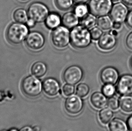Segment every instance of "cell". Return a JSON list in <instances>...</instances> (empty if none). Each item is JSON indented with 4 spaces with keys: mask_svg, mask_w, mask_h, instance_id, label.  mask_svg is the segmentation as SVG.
I'll return each mask as SVG.
<instances>
[{
    "mask_svg": "<svg viewBox=\"0 0 132 131\" xmlns=\"http://www.w3.org/2000/svg\"><path fill=\"white\" fill-rule=\"evenodd\" d=\"M5 131V130H1V131Z\"/></svg>",
    "mask_w": 132,
    "mask_h": 131,
    "instance_id": "46",
    "label": "cell"
},
{
    "mask_svg": "<svg viewBox=\"0 0 132 131\" xmlns=\"http://www.w3.org/2000/svg\"><path fill=\"white\" fill-rule=\"evenodd\" d=\"M96 16L92 14H88L86 16L81 19L80 23L82 26L88 29H91L95 27L97 23Z\"/></svg>",
    "mask_w": 132,
    "mask_h": 131,
    "instance_id": "23",
    "label": "cell"
},
{
    "mask_svg": "<svg viewBox=\"0 0 132 131\" xmlns=\"http://www.w3.org/2000/svg\"><path fill=\"white\" fill-rule=\"evenodd\" d=\"M9 131H19L18 130L15 128H12L9 130Z\"/></svg>",
    "mask_w": 132,
    "mask_h": 131,
    "instance_id": "42",
    "label": "cell"
},
{
    "mask_svg": "<svg viewBox=\"0 0 132 131\" xmlns=\"http://www.w3.org/2000/svg\"><path fill=\"white\" fill-rule=\"evenodd\" d=\"M120 107L125 113L132 112V96L122 95L119 98Z\"/></svg>",
    "mask_w": 132,
    "mask_h": 131,
    "instance_id": "21",
    "label": "cell"
},
{
    "mask_svg": "<svg viewBox=\"0 0 132 131\" xmlns=\"http://www.w3.org/2000/svg\"><path fill=\"white\" fill-rule=\"evenodd\" d=\"M27 47L32 50L38 51L44 46L45 39L44 35L39 32H29L25 39Z\"/></svg>",
    "mask_w": 132,
    "mask_h": 131,
    "instance_id": "8",
    "label": "cell"
},
{
    "mask_svg": "<svg viewBox=\"0 0 132 131\" xmlns=\"http://www.w3.org/2000/svg\"><path fill=\"white\" fill-rule=\"evenodd\" d=\"M20 1H23V2H24V1H28V0H20Z\"/></svg>",
    "mask_w": 132,
    "mask_h": 131,
    "instance_id": "45",
    "label": "cell"
},
{
    "mask_svg": "<svg viewBox=\"0 0 132 131\" xmlns=\"http://www.w3.org/2000/svg\"><path fill=\"white\" fill-rule=\"evenodd\" d=\"M84 104L80 97L75 95L69 96L64 102V108L66 112L71 115H76L82 110Z\"/></svg>",
    "mask_w": 132,
    "mask_h": 131,
    "instance_id": "9",
    "label": "cell"
},
{
    "mask_svg": "<svg viewBox=\"0 0 132 131\" xmlns=\"http://www.w3.org/2000/svg\"><path fill=\"white\" fill-rule=\"evenodd\" d=\"M29 18H32L37 23H41L44 21L49 11L48 7L45 4L35 2L30 5L28 10Z\"/></svg>",
    "mask_w": 132,
    "mask_h": 131,
    "instance_id": "6",
    "label": "cell"
},
{
    "mask_svg": "<svg viewBox=\"0 0 132 131\" xmlns=\"http://www.w3.org/2000/svg\"><path fill=\"white\" fill-rule=\"evenodd\" d=\"M73 2L76 4H85L88 1V0H73Z\"/></svg>",
    "mask_w": 132,
    "mask_h": 131,
    "instance_id": "38",
    "label": "cell"
},
{
    "mask_svg": "<svg viewBox=\"0 0 132 131\" xmlns=\"http://www.w3.org/2000/svg\"><path fill=\"white\" fill-rule=\"evenodd\" d=\"M70 38L72 45L78 49L87 48L92 41L90 31L81 25H78L72 29Z\"/></svg>",
    "mask_w": 132,
    "mask_h": 131,
    "instance_id": "1",
    "label": "cell"
},
{
    "mask_svg": "<svg viewBox=\"0 0 132 131\" xmlns=\"http://www.w3.org/2000/svg\"><path fill=\"white\" fill-rule=\"evenodd\" d=\"M44 22L48 29L54 30L61 26L62 23V18L56 13H51L46 17Z\"/></svg>",
    "mask_w": 132,
    "mask_h": 131,
    "instance_id": "17",
    "label": "cell"
},
{
    "mask_svg": "<svg viewBox=\"0 0 132 131\" xmlns=\"http://www.w3.org/2000/svg\"><path fill=\"white\" fill-rule=\"evenodd\" d=\"M107 106L112 110H118L120 107L119 100L114 97L109 98L107 101Z\"/></svg>",
    "mask_w": 132,
    "mask_h": 131,
    "instance_id": "30",
    "label": "cell"
},
{
    "mask_svg": "<svg viewBox=\"0 0 132 131\" xmlns=\"http://www.w3.org/2000/svg\"><path fill=\"white\" fill-rule=\"evenodd\" d=\"M120 0H112L113 2H117L119 1Z\"/></svg>",
    "mask_w": 132,
    "mask_h": 131,
    "instance_id": "44",
    "label": "cell"
},
{
    "mask_svg": "<svg viewBox=\"0 0 132 131\" xmlns=\"http://www.w3.org/2000/svg\"><path fill=\"white\" fill-rule=\"evenodd\" d=\"M102 93L107 98H110L114 96L116 92V88L114 85L105 84L102 89Z\"/></svg>",
    "mask_w": 132,
    "mask_h": 131,
    "instance_id": "26",
    "label": "cell"
},
{
    "mask_svg": "<svg viewBox=\"0 0 132 131\" xmlns=\"http://www.w3.org/2000/svg\"><path fill=\"white\" fill-rule=\"evenodd\" d=\"M129 12L128 8L125 4L118 2L113 5L110 15L113 21L123 23L126 21Z\"/></svg>",
    "mask_w": 132,
    "mask_h": 131,
    "instance_id": "10",
    "label": "cell"
},
{
    "mask_svg": "<svg viewBox=\"0 0 132 131\" xmlns=\"http://www.w3.org/2000/svg\"><path fill=\"white\" fill-rule=\"evenodd\" d=\"M126 123L129 131H132V115L128 117Z\"/></svg>",
    "mask_w": 132,
    "mask_h": 131,
    "instance_id": "35",
    "label": "cell"
},
{
    "mask_svg": "<svg viewBox=\"0 0 132 131\" xmlns=\"http://www.w3.org/2000/svg\"><path fill=\"white\" fill-rule=\"evenodd\" d=\"M126 21L127 25L132 29V10L129 12Z\"/></svg>",
    "mask_w": 132,
    "mask_h": 131,
    "instance_id": "33",
    "label": "cell"
},
{
    "mask_svg": "<svg viewBox=\"0 0 132 131\" xmlns=\"http://www.w3.org/2000/svg\"><path fill=\"white\" fill-rule=\"evenodd\" d=\"M29 33V27L27 25L18 23H13L7 29L6 38L11 44H20L25 40Z\"/></svg>",
    "mask_w": 132,
    "mask_h": 131,
    "instance_id": "2",
    "label": "cell"
},
{
    "mask_svg": "<svg viewBox=\"0 0 132 131\" xmlns=\"http://www.w3.org/2000/svg\"><path fill=\"white\" fill-rule=\"evenodd\" d=\"M62 92L64 96H71L75 92V87L69 83L65 84L63 86Z\"/></svg>",
    "mask_w": 132,
    "mask_h": 131,
    "instance_id": "31",
    "label": "cell"
},
{
    "mask_svg": "<svg viewBox=\"0 0 132 131\" xmlns=\"http://www.w3.org/2000/svg\"><path fill=\"white\" fill-rule=\"evenodd\" d=\"M36 23L37 22L35 20L32 18H29V20H28L26 23V25H27V27L29 28H32L36 25Z\"/></svg>",
    "mask_w": 132,
    "mask_h": 131,
    "instance_id": "34",
    "label": "cell"
},
{
    "mask_svg": "<svg viewBox=\"0 0 132 131\" xmlns=\"http://www.w3.org/2000/svg\"><path fill=\"white\" fill-rule=\"evenodd\" d=\"M125 44L129 50H132V32H130L127 35L125 41Z\"/></svg>",
    "mask_w": 132,
    "mask_h": 131,
    "instance_id": "32",
    "label": "cell"
},
{
    "mask_svg": "<svg viewBox=\"0 0 132 131\" xmlns=\"http://www.w3.org/2000/svg\"><path fill=\"white\" fill-rule=\"evenodd\" d=\"M114 116L112 110L108 107L102 109L99 113V119L102 124H106L110 122Z\"/></svg>",
    "mask_w": 132,
    "mask_h": 131,
    "instance_id": "22",
    "label": "cell"
},
{
    "mask_svg": "<svg viewBox=\"0 0 132 131\" xmlns=\"http://www.w3.org/2000/svg\"><path fill=\"white\" fill-rule=\"evenodd\" d=\"M43 89L45 93L51 97L56 96L61 91L59 82L52 78H47L44 80Z\"/></svg>",
    "mask_w": 132,
    "mask_h": 131,
    "instance_id": "14",
    "label": "cell"
},
{
    "mask_svg": "<svg viewBox=\"0 0 132 131\" xmlns=\"http://www.w3.org/2000/svg\"><path fill=\"white\" fill-rule=\"evenodd\" d=\"M116 92L120 95L132 94V74H125L120 77L116 86Z\"/></svg>",
    "mask_w": 132,
    "mask_h": 131,
    "instance_id": "12",
    "label": "cell"
},
{
    "mask_svg": "<svg viewBox=\"0 0 132 131\" xmlns=\"http://www.w3.org/2000/svg\"><path fill=\"white\" fill-rule=\"evenodd\" d=\"M32 128H33L34 131H41V128L39 126H34V127Z\"/></svg>",
    "mask_w": 132,
    "mask_h": 131,
    "instance_id": "41",
    "label": "cell"
},
{
    "mask_svg": "<svg viewBox=\"0 0 132 131\" xmlns=\"http://www.w3.org/2000/svg\"><path fill=\"white\" fill-rule=\"evenodd\" d=\"M113 5L112 0H90L88 6L91 14L100 17L110 13Z\"/></svg>",
    "mask_w": 132,
    "mask_h": 131,
    "instance_id": "5",
    "label": "cell"
},
{
    "mask_svg": "<svg viewBox=\"0 0 132 131\" xmlns=\"http://www.w3.org/2000/svg\"><path fill=\"white\" fill-rule=\"evenodd\" d=\"M20 131H34V130L30 126H26L22 128Z\"/></svg>",
    "mask_w": 132,
    "mask_h": 131,
    "instance_id": "37",
    "label": "cell"
},
{
    "mask_svg": "<svg viewBox=\"0 0 132 131\" xmlns=\"http://www.w3.org/2000/svg\"><path fill=\"white\" fill-rule=\"evenodd\" d=\"M114 21L108 15L100 16L97 20L98 27L102 30L107 31L112 29Z\"/></svg>",
    "mask_w": 132,
    "mask_h": 131,
    "instance_id": "20",
    "label": "cell"
},
{
    "mask_svg": "<svg viewBox=\"0 0 132 131\" xmlns=\"http://www.w3.org/2000/svg\"><path fill=\"white\" fill-rule=\"evenodd\" d=\"M110 33L111 34L113 35H114L115 36H116L117 35H118V32H117V30L114 29H113L112 30H111L110 32Z\"/></svg>",
    "mask_w": 132,
    "mask_h": 131,
    "instance_id": "40",
    "label": "cell"
},
{
    "mask_svg": "<svg viewBox=\"0 0 132 131\" xmlns=\"http://www.w3.org/2000/svg\"><path fill=\"white\" fill-rule=\"evenodd\" d=\"M13 18L17 23L25 24L29 18L28 11L22 8L17 9L14 13Z\"/></svg>",
    "mask_w": 132,
    "mask_h": 131,
    "instance_id": "24",
    "label": "cell"
},
{
    "mask_svg": "<svg viewBox=\"0 0 132 131\" xmlns=\"http://www.w3.org/2000/svg\"><path fill=\"white\" fill-rule=\"evenodd\" d=\"M109 131H129L127 123L120 118H115L109 123Z\"/></svg>",
    "mask_w": 132,
    "mask_h": 131,
    "instance_id": "18",
    "label": "cell"
},
{
    "mask_svg": "<svg viewBox=\"0 0 132 131\" xmlns=\"http://www.w3.org/2000/svg\"><path fill=\"white\" fill-rule=\"evenodd\" d=\"M90 91L88 85L86 83H80L77 85L76 92L78 96L80 98H84L88 95Z\"/></svg>",
    "mask_w": 132,
    "mask_h": 131,
    "instance_id": "28",
    "label": "cell"
},
{
    "mask_svg": "<svg viewBox=\"0 0 132 131\" xmlns=\"http://www.w3.org/2000/svg\"><path fill=\"white\" fill-rule=\"evenodd\" d=\"M84 72L80 67L72 65L67 67L63 74V78L65 82L72 85L79 83L82 79Z\"/></svg>",
    "mask_w": 132,
    "mask_h": 131,
    "instance_id": "7",
    "label": "cell"
},
{
    "mask_svg": "<svg viewBox=\"0 0 132 131\" xmlns=\"http://www.w3.org/2000/svg\"><path fill=\"white\" fill-rule=\"evenodd\" d=\"M90 32L92 40L93 41H98L103 35L102 31L99 27H93L90 29Z\"/></svg>",
    "mask_w": 132,
    "mask_h": 131,
    "instance_id": "29",
    "label": "cell"
},
{
    "mask_svg": "<svg viewBox=\"0 0 132 131\" xmlns=\"http://www.w3.org/2000/svg\"><path fill=\"white\" fill-rule=\"evenodd\" d=\"M22 91L26 96L29 98H36L41 93L43 84L41 80L34 76H29L22 80Z\"/></svg>",
    "mask_w": 132,
    "mask_h": 131,
    "instance_id": "3",
    "label": "cell"
},
{
    "mask_svg": "<svg viewBox=\"0 0 132 131\" xmlns=\"http://www.w3.org/2000/svg\"><path fill=\"white\" fill-rule=\"evenodd\" d=\"M47 71V67L44 62L38 61L32 64L31 71L34 76L38 78L44 76Z\"/></svg>",
    "mask_w": 132,
    "mask_h": 131,
    "instance_id": "19",
    "label": "cell"
},
{
    "mask_svg": "<svg viewBox=\"0 0 132 131\" xmlns=\"http://www.w3.org/2000/svg\"><path fill=\"white\" fill-rule=\"evenodd\" d=\"M118 70L112 67H107L102 70L100 74V80L104 84L115 85L120 79Z\"/></svg>",
    "mask_w": 132,
    "mask_h": 131,
    "instance_id": "11",
    "label": "cell"
},
{
    "mask_svg": "<svg viewBox=\"0 0 132 131\" xmlns=\"http://www.w3.org/2000/svg\"><path fill=\"white\" fill-rule=\"evenodd\" d=\"M122 23H119V22H114L113 25L112 29L116 30H119L121 28Z\"/></svg>",
    "mask_w": 132,
    "mask_h": 131,
    "instance_id": "36",
    "label": "cell"
},
{
    "mask_svg": "<svg viewBox=\"0 0 132 131\" xmlns=\"http://www.w3.org/2000/svg\"><path fill=\"white\" fill-rule=\"evenodd\" d=\"M90 101L93 106L95 108L101 109L104 108L107 105V97L102 92H95L92 94Z\"/></svg>",
    "mask_w": 132,
    "mask_h": 131,
    "instance_id": "16",
    "label": "cell"
},
{
    "mask_svg": "<svg viewBox=\"0 0 132 131\" xmlns=\"http://www.w3.org/2000/svg\"><path fill=\"white\" fill-rule=\"evenodd\" d=\"M89 7L86 3L77 4L73 9V12L79 18H82L88 14Z\"/></svg>",
    "mask_w": 132,
    "mask_h": 131,
    "instance_id": "25",
    "label": "cell"
},
{
    "mask_svg": "<svg viewBox=\"0 0 132 131\" xmlns=\"http://www.w3.org/2000/svg\"><path fill=\"white\" fill-rule=\"evenodd\" d=\"M122 1L126 5L129 6H132V0H122Z\"/></svg>",
    "mask_w": 132,
    "mask_h": 131,
    "instance_id": "39",
    "label": "cell"
},
{
    "mask_svg": "<svg viewBox=\"0 0 132 131\" xmlns=\"http://www.w3.org/2000/svg\"><path fill=\"white\" fill-rule=\"evenodd\" d=\"M116 37L111 34L105 33L104 34L98 41V46L100 50L103 51H110L113 50L117 44Z\"/></svg>",
    "mask_w": 132,
    "mask_h": 131,
    "instance_id": "13",
    "label": "cell"
},
{
    "mask_svg": "<svg viewBox=\"0 0 132 131\" xmlns=\"http://www.w3.org/2000/svg\"><path fill=\"white\" fill-rule=\"evenodd\" d=\"M129 64H130V66L131 69H132V57L131 58L130 60V62H129Z\"/></svg>",
    "mask_w": 132,
    "mask_h": 131,
    "instance_id": "43",
    "label": "cell"
},
{
    "mask_svg": "<svg viewBox=\"0 0 132 131\" xmlns=\"http://www.w3.org/2000/svg\"><path fill=\"white\" fill-rule=\"evenodd\" d=\"M79 23V18L73 12L65 13L62 17V25L69 29L77 26Z\"/></svg>",
    "mask_w": 132,
    "mask_h": 131,
    "instance_id": "15",
    "label": "cell"
},
{
    "mask_svg": "<svg viewBox=\"0 0 132 131\" xmlns=\"http://www.w3.org/2000/svg\"><path fill=\"white\" fill-rule=\"evenodd\" d=\"M55 4L58 9L61 11H67L71 8L73 0H55Z\"/></svg>",
    "mask_w": 132,
    "mask_h": 131,
    "instance_id": "27",
    "label": "cell"
},
{
    "mask_svg": "<svg viewBox=\"0 0 132 131\" xmlns=\"http://www.w3.org/2000/svg\"><path fill=\"white\" fill-rule=\"evenodd\" d=\"M70 32L63 25L54 29L51 35L52 43L56 48L63 49L70 43Z\"/></svg>",
    "mask_w": 132,
    "mask_h": 131,
    "instance_id": "4",
    "label": "cell"
}]
</instances>
